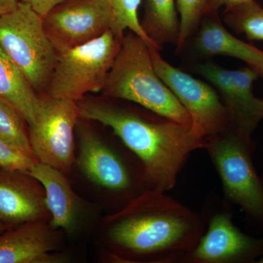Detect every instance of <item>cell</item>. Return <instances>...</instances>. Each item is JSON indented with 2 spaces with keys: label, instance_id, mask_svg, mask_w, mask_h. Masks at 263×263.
Here are the masks:
<instances>
[{
  "label": "cell",
  "instance_id": "cell-1",
  "mask_svg": "<svg viewBox=\"0 0 263 263\" xmlns=\"http://www.w3.org/2000/svg\"><path fill=\"white\" fill-rule=\"evenodd\" d=\"M76 104L80 119L110 127L136 156L144 170L147 190L166 193L174 189L189 156L205 148V141L191 128L148 109L142 111L110 98L86 96Z\"/></svg>",
  "mask_w": 263,
  "mask_h": 263
},
{
  "label": "cell",
  "instance_id": "cell-23",
  "mask_svg": "<svg viewBox=\"0 0 263 263\" xmlns=\"http://www.w3.org/2000/svg\"><path fill=\"white\" fill-rule=\"evenodd\" d=\"M34 155L0 141V167L27 173L37 162Z\"/></svg>",
  "mask_w": 263,
  "mask_h": 263
},
{
  "label": "cell",
  "instance_id": "cell-2",
  "mask_svg": "<svg viewBox=\"0 0 263 263\" xmlns=\"http://www.w3.org/2000/svg\"><path fill=\"white\" fill-rule=\"evenodd\" d=\"M206 221L160 190H146L110 219L108 238L122 253L152 262H186Z\"/></svg>",
  "mask_w": 263,
  "mask_h": 263
},
{
  "label": "cell",
  "instance_id": "cell-16",
  "mask_svg": "<svg viewBox=\"0 0 263 263\" xmlns=\"http://www.w3.org/2000/svg\"><path fill=\"white\" fill-rule=\"evenodd\" d=\"M43 185L45 203L51 215V226L70 232L79 213V202L63 172L37 161L27 173Z\"/></svg>",
  "mask_w": 263,
  "mask_h": 263
},
{
  "label": "cell",
  "instance_id": "cell-19",
  "mask_svg": "<svg viewBox=\"0 0 263 263\" xmlns=\"http://www.w3.org/2000/svg\"><path fill=\"white\" fill-rule=\"evenodd\" d=\"M223 19L230 29L245 34L249 41H263V8L255 0L224 10Z\"/></svg>",
  "mask_w": 263,
  "mask_h": 263
},
{
  "label": "cell",
  "instance_id": "cell-14",
  "mask_svg": "<svg viewBox=\"0 0 263 263\" xmlns=\"http://www.w3.org/2000/svg\"><path fill=\"white\" fill-rule=\"evenodd\" d=\"M190 41L197 56L238 59L258 71L263 77V51L233 35L223 25L219 11L205 12Z\"/></svg>",
  "mask_w": 263,
  "mask_h": 263
},
{
  "label": "cell",
  "instance_id": "cell-22",
  "mask_svg": "<svg viewBox=\"0 0 263 263\" xmlns=\"http://www.w3.org/2000/svg\"><path fill=\"white\" fill-rule=\"evenodd\" d=\"M180 18L179 41L176 53H181L195 32L206 11L207 0H176Z\"/></svg>",
  "mask_w": 263,
  "mask_h": 263
},
{
  "label": "cell",
  "instance_id": "cell-13",
  "mask_svg": "<svg viewBox=\"0 0 263 263\" xmlns=\"http://www.w3.org/2000/svg\"><path fill=\"white\" fill-rule=\"evenodd\" d=\"M27 173L0 167V221L15 227L42 220L48 212L45 197Z\"/></svg>",
  "mask_w": 263,
  "mask_h": 263
},
{
  "label": "cell",
  "instance_id": "cell-10",
  "mask_svg": "<svg viewBox=\"0 0 263 263\" xmlns=\"http://www.w3.org/2000/svg\"><path fill=\"white\" fill-rule=\"evenodd\" d=\"M43 19L57 51L86 44L114 27L113 13L105 0H67Z\"/></svg>",
  "mask_w": 263,
  "mask_h": 263
},
{
  "label": "cell",
  "instance_id": "cell-8",
  "mask_svg": "<svg viewBox=\"0 0 263 263\" xmlns=\"http://www.w3.org/2000/svg\"><path fill=\"white\" fill-rule=\"evenodd\" d=\"M79 117L76 102L40 95L35 119L28 126L29 138L39 162L62 172L74 162L73 133Z\"/></svg>",
  "mask_w": 263,
  "mask_h": 263
},
{
  "label": "cell",
  "instance_id": "cell-20",
  "mask_svg": "<svg viewBox=\"0 0 263 263\" xmlns=\"http://www.w3.org/2000/svg\"><path fill=\"white\" fill-rule=\"evenodd\" d=\"M27 125L28 124L22 114L11 104L0 98V141L34 156Z\"/></svg>",
  "mask_w": 263,
  "mask_h": 263
},
{
  "label": "cell",
  "instance_id": "cell-11",
  "mask_svg": "<svg viewBox=\"0 0 263 263\" xmlns=\"http://www.w3.org/2000/svg\"><path fill=\"white\" fill-rule=\"evenodd\" d=\"M224 205L207 219L206 231L189 254L188 263L257 262L263 254V238L240 231Z\"/></svg>",
  "mask_w": 263,
  "mask_h": 263
},
{
  "label": "cell",
  "instance_id": "cell-21",
  "mask_svg": "<svg viewBox=\"0 0 263 263\" xmlns=\"http://www.w3.org/2000/svg\"><path fill=\"white\" fill-rule=\"evenodd\" d=\"M111 9L114 17L113 32L118 37L122 39L124 33L131 31L144 40L152 47L155 45L148 37L142 27L138 17V9L142 0H105ZM160 51V50H159Z\"/></svg>",
  "mask_w": 263,
  "mask_h": 263
},
{
  "label": "cell",
  "instance_id": "cell-3",
  "mask_svg": "<svg viewBox=\"0 0 263 263\" xmlns=\"http://www.w3.org/2000/svg\"><path fill=\"white\" fill-rule=\"evenodd\" d=\"M102 92L105 98L138 104L191 128L187 111L157 74L149 46L131 31L124 33Z\"/></svg>",
  "mask_w": 263,
  "mask_h": 263
},
{
  "label": "cell",
  "instance_id": "cell-9",
  "mask_svg": "<svg viewBox=\"0 0 263 263\" xmlns=\"http://www.w3.org/2000/svg\"><path fill=\"white\" fill-rule=\"evenodd\" d=\"M195 72L214 86L226 107L230 127L242 136L252 138L263 119V99L253 93L254 81L260 73L250 66L228 70L214 62H198Z\"/></svg>",
  "mask_w": 263,
  "mask_h": 263
},
{
  "label": "cell",
  "instance_id": "cell-25",
  "mask_svg": "<svg viewBox=\"0 0 263 263\" xmlns=\"http://www.w3.org/2000/svg\"><path fill=\"white\" fill-rule=\"evenodd\" d=\"M250 0H207L206 11H219L220 8L224 7V10L230 9L242 3Z\"/></svg>",
  "mask_w": 263,
  "mask_h": 263
},
{
  "label": "cell",
  "instance_id": "cell-4",
  "mask_svg": "<svg viewBox=\"0 0 263 263\" xmlns=\"http://www.w3.org/2000/svg\"><path fill=\"white\" fill-rule=\"evenodd\" d=\"M205 149L222 183L228 202L263 228V178L254 165L256 144L231 127L205 140Z\"/></svg>",
  "mask_w": 263,
  "mask_h": 263
},
{
  "label": "cell",
  "instance_id": "cell-27",
  "mask_svg": "<svg viewBox=\"0 0 263 263\" xmlns=\"http://www.w3.org/2000/svg\"><path fill=\"white\" fill-rule=\"evenodd\" d=\"M10 228H11V227L7 226L5 223L2 222V221H0V234L3 233V232L6 231L7 230L10 229Z\"/></svg>",
  "mask_w": 263,
  "mask_h": 263
},
{
  "label": "cell",
  "instance_id": "cell-7",
  "mask_svg": "<svg viewBox=\"0 0 263 263\" xmlns=\"http://www.w3.org/2000/svg\"><path fill=\"white\" fill-rule=\"evenodd\" d=\"M149 49L157 74L187 111L191 130L197 138L205 141L230 127L226 107L212 84L168 63L157 48Z\"/></svg>",
  "mask_w": 263,
  "mask_h": 263
},
{
  "label": "cell",
  "instance_id": "cell-28",
  "mask_svg": "<svg viewBox=\"0 0 263 263\" xmlns=\"http://www.w3.org/2000/svg\"><path fill=\"white\" fill-rule=\"evenodd\" d=\"M257 262L263 263V254L260 257H259L258 260L257 261Z\"/></svg>",
  "mask_w": 263,
  "mask_h": 263
},
{
  "label": "cell",
  "instance_id": "cell-5",
  "mask_svg": "<svg viewBox=\"0 0 263 263\" xmlns=\"http://www.w3.org/2000/svg\"><path fill=\"white\" fill-rule=\"evenodd\" d=\"M122 40L110 29L86 44L57 51L56 62L44 94L76 103L87 93L102 91Z\"/></svg>",
  "mask_w": 263,
  "mask_h": 263
},
{
  "label": "cell",
  "instance_id": "cell-24",
  "mask_svg": "<svg viewBox=\"0 0 263 263\" xmlns=\"http://www.w3.org/2000/svg\"><path fill=\"white\" fill-rule=\"evenodd\" d=\"M67 0H20V2L30 5L33 10L42 17H44L57 5Z\"/></svg>",
  "mask_w": 263,
  "mask_h": 263
},
{
  "label": "cell",
  "instance_id": "cell-26",
  "mask_svg": "<svg viewBox=\"0 0 263 263\" xmlns=\"http://www.w3.org/2000/svg\"><path fill=\"white\" fill-rule=\"evenodd\" d=\"M20 0H0V15L13 11L18 7Z\"/></svg>",
  "mask_w": 263,
  "mask_h": 263
},
{
  "label": "cell",
  "instance_id": "cell-6",
  "mask_svg": "<svg viewBox=\"0 0 263 263\" xmlns=\"http://www.w3.org/2000/svg\"><path fill=\"white\" fill-rule=\"evenodd\" d=\"M0 46L39 95L44 94L57 58V50L43 27V17L29 4L0 15Z\"/></svg>",
  "mask_w": 263,
  "mask_h": 263
},
{
  "label": "cell",
  "instance_id": "cell-18",
  "mask_svg": "<svg viewBox=\"0 0 263 263\" xmlns=\"http://www.w3.org/2000/svg\"><path fill=\"white\" fill-rule=\"evenodd\" d=\"M143 30L157 49L165 45L176 46L179 41L180 18L176 0H142Z\"/></svg>",
  "mask_w": 263,
  "mask_h": 263
},
{
  "label": "cell",
  "instance_id": "cell-12",
  "mask_svg": "<svg viewBox=\"0 0 263 263\" xmlns=\"http://www.w3.org/2000/svg\"><path fill=\"white\" fill-rule=\"evenodd\" d=\"M79 139L78 164L92 182L117 193L131 192L135 180L122 156L99 138L87 124L78 121Z\"/></svg>",
  "mask_w": 263,
  "mask_h": 263
},
{
  "label": "cell",
  "instance_id": "cell-17",
  "mask_svg": "<svg viewBox=\"0 0 263 263\" xmlns=\"http://www.w3.org/2000/svg\"><path fill=\"white\" fill-rule=\"evenodd\" d=\"M0 98L13 105L28 126L34 122L39 107L40 95L1 46Z\"/></svg>",
  "mask_w": 263,
  "mask_h": 263
},
{
  "label": "cell",
  "instance_id": "cell-15",
  "mask_svg": "<svg viewBox=\"0 0 263 263\" xmlns=\"http://www.w3.org/2000/svg\"><path fill=\"white\" fill-rule=\"evenodd\" d=\"M55 240L42 220L30 221L0 234V263L59 262L52 255Z\"/></svg>",
  "mask_w": 263,
  "mask_h": 263
}]
</instances>
